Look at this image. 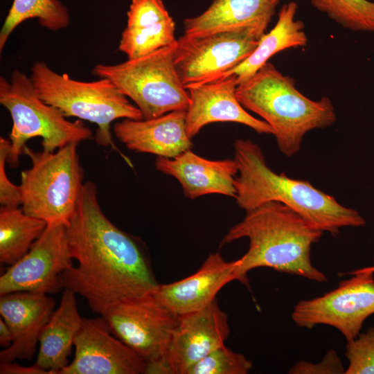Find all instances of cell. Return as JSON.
Masks as SVG:
<instances>
[{"mask_svg": "<svg viewBox=\"0 0 374 374\" xmlns=\"http://www.w3.org/2000/svg\"><path fill=\"white\" fill-rule=\"evenodd\" d=\"M66 226L78 265L62 274L63 287L83 296L93 312L101 315L121 301L152 293L159 284L141 245L102 211L93 182L84 183Z\"/></svg>", "mask_w": 374, "mask_h": 374, "instance_id": "1", "label": "cell"}, {"mask_svg": "<svg viewBox=\"0 0 374 374\" xmlns=\"http://www.w3.org/2000/svg\"><path fill=\"white\" fill-rule=\"evenodd\" d=\"M323 233L287 206L270 201L246 211L244 219L229 229L221 245L249 239V249L238 259L236 271V280L246 285L247 274L258 267L327 283L326 276L311 261L312 246Z\"/></svg>", "mask_w": 374, "mask_h": 374, "instance_id": "2", "label": "cell"}, {"mask_svg": "<svg viewBox=\"0 0 374 374\" xmlns=\"http://www.w3.org/2000/svg\"><path fill=\"white\" fill-rule=\"evenodd\" d=\"M235 178L237 204L245 211L270 201L284 204L309 223L333 235L344 227H361L366 222L355 209L315 188L309 181L277 174L267 166L260 147L249 139H236Z\"/></svg>", "mask_w": 374, "mask_h": 374, "instance_id": "3", "label": "cell"}, {"mask_svg": "<svg viewBox=\"0 0 374 374\" xmlns=\"http://www.w3.org/2000/svg\"><path fill=\"white\" fill-rule=\"evenodd\" d=\"M235 93L246 110L271 126L280 151L288 157L300 150L307 132L331 126L337 120L330 98H308L296 89L292 78L281 73L270 62L238 84Z\"/></svg>", "mask_w": 374, "mask_h": 374, "instance_id": "4", "label": "cell"}, {"mask_svg": "<svg viewBox=\"0 0 374 374\" xmlns=\"http://www.w3.org/2000/svg\"><path fill=\"white\" fill-rule=\"evenodd\" d=\"M39 97L53 105L66 117L95 123L98 128L95 139L104 147H111L127 157L114 145L110 131L111 123L117 119H143L139 109L109 80L80 81L66 73H58L44 62H35L30 76Z\"/></svg>", "mask_w": 374, "mask_h": 374, "instance_id": "5", "label": "cell"}, {"mask_svg": "<svg viewBox=\"0 0 374 374\" xmlns=\"http://www.w3.org/2000/svg\"><path fill=\"white\" fill-rule=\"evenodd\" d=\"M0 103L12 121L7 159L11 168L18 166L26 143L32 138H41L43 150L53 152L93 137L82 120L69 121L61 110L44 101L30 78L17 69L12 71L10 80L1 76Z\"/></svg>", "mask_w": 374, "mask_h": 374, "instance_id": "6", "label": "cell"}, {"mask_svg": "<svg viewBox=\"0 0 374 374\" xmlns=\"http://www.w3.org/2000/svg\"><path fill=\"white\" fill-rule=\"evenodd\" d=\"M78 145L70 143L53 152L24 147L23 153L32 163L20 177L21 205L25 213L47 224L67 226L84 184Z\"/></svg>", "mask_w": 374, "mask_h": 374, "instance_id": "7", "label": "cell"}, {"mask_svg": "<svg viewBox=\"0 0 374 374\" xmlns=\"http://www.w3.org/2000/svg\"><path fill=\"white\" fill-rule=\"evenodd\" d=\"M177 41L116 64H98L93 73L112 82L139 109L144 119L186 110L190 103L175 65Z\"/></svg>", "mask_w": 374, "mask_h": 374, "instance_id": "8", "label": "cell"}, {"mask_svg": "<svg viewBox=\"0 0 374 374\" xmlns=\"http://www.w3.org/2000/svg\"><path fill=\"white\" fill-rule=\"evenodd\" d=\"M262 37L250 29L184 34L177 40L175 52V68L184 86L217 80L246 60Z\"/></svg>", "mask_w": 374, "mask_h": 374, "instance_id": "9", "label": "cell"}, {"mask_svg": "<svg viewBox=\"0 0 374 374\" xmlns=\"http://www.w3.org/2000/svg\"><path fill=\"white\" fill-rule=\"evenodd\" d=\"M335 289L311 299L299 301L292 312L293 322L312 329L327 325L337 329L347 341L360 333L365 320L374 314L373 272L366 268L350 273Z\"/></svg>", "mask_w": 374, "mask_h": 374, "instance_id": "10", "label": "cell"}, {"mask_svg": "<svg viewBox=\"0 0 374 374\" xmlns=\"http://www.w3.org/2000/svg\"><path fill=\"white\" fill-rule=\"evenodd\" d=\"M100 316L111 332L146 362L165 356L179 320L152 293L121 301Z\"/></svg>", "mask_w": 374, "mask_h": 374, "instance_id": "11", "label": "cell"}, {"mask_svg": "<svg viewBox=\"0 0 374 374\" xmlns=\"http://www.w3.org/2000/svg\"><path fill=\"white\" fill-rule=\"evenodd\" d=\"M66 226L47 224L28 252L0 277V296L16 292L51 294L63 287L62 274L73 265Z\"/></svg>", "mask_w": 374, "mask_h": 374, "instance_id": "12", "label": "cell"}, {"mask_svg": "<svg viewBox=\"0 0 374 374\" xmlns=\"http://www.w3.org/2000/svg\"><path fill=\"white\" fill-rule=\"evenodd\" d=\"M228 316L216 299L202 310L179 316L165 356L145 364V374H186L193 364L224 345Z\"/></svg>", "mask_w": 374, "mask_h": 374, "instance_id": "13", "label": "cell"}, {"mask_svg": "<svg viewBox=\"0 0 374 374\" xmlns=\"http://www.w3.org/2000/svg\"><path fill=\"white\" fill-rule=\"evenodd\" d=\"M73 360L60 374H140L145 360L116 337L100 316L83 319L74 345Z\"/></svg>", "mask_w": 374, "mask_h": 374, "instance_id": "14", "label": "cell"}, {"mask_svg": "<svg viewBox=\"0 0 374 374\" xmlns=\"http://www.w3.org/2000/svg\"><path fill=\"white\" fill-rule=\"evenodd\" d=\"M235 75L192 85L186 113V132L193 138L205 125L215 122H233L247 125L258 134H274L271 126L258 119L242 106L236 97Z\"/></svg>", "mask_w": 374, "mask_h": 374, "instance_id": "15", "label": "cell"}, {"mask_svg": "<svg viewBox=\"0 0 374 374\" xmlns=\"http://www.w3.org/2000/svg\"><path fill=\"white\" fill-rule=\"evenodd\" d=\"M55 302L47 294L16 292L0 297V314L10 328L12 344L0 352V362L31 360L40 334L54 312Z\"/></svg>", "mask_w": 374, "mask_h": 374, "instance_id": "16", "label": "cell"}, {"mask_svg": "<svg viewBox=\"0 0 374 374\" xmlns=\"http://www.w3.org/2000/svg\"><path fill=\"white\" fill-rule=\"evenodd\" d=\"M238 260L226 261L211 253L193 274L180 280L158 284L152 292L163 305L177 316L203 309L215 299L227 283L236 280Z\"/></svg>", "mask_w": 374, "mask_h": 374, "instance_id": "17", "label": "cell"}, {"mask_svg": "<svg viewBox=\"0 0 374 374\" xmlns=\"http://www.w3.org/2000/svg\"><path fill=\"white\" fill-rule=\"evenodd\" d=\"M186 113L177 110L151 119L125 118L114 124V132L131 150L175 158L193 146L186 132Z\"/></svg>", "mask_w": 374, "mask_h": 374, "instance_id": "18", "label": "cell"}, {"mask_svg": "<svg viewBox=\"0 0 374 374\" xmlns=\"http://www.w3.org/2000/svg\"><path fill=\"white\" fill-rule=\"evenodd\" d=\"M155 167L176 178L188 198L213 193L235 197L234 181L238 168L235 159L209 160L188 150L175 158L158 156Z\"/></svg>", "mask_w": 374, "mask_h": 374, "instance_id": "19", "label": "cell"}, {"mask_svg": "<svg viewBox=\"0 0 374 374\" xmlns=\"http://www.w3.org/2000/svg\"><path fill=\"white\" fill-rule=\"evenodd\" d=\"M280 1L213 0L202 13L184 20V34L202 35L250 29L263 35Z\"/></svg>", "mask_w": 374, "mask_h": 374, "instance_id": "20", "label": "cell"}, {"mask_svg": "<svg viewBox=\"0 0 374 374\" xmlns=\"http://www.w3.org/2000/svg\"><path fill=\"white\" fill-rule=\"evenodd\" d=\"M175 24L162 0H132L118 49L136 58L175 42Z\"/></svg>", "mask_w": 374, "mask_h": 374, "instance_id": "21", "label": "cell"}, {"mask_svg": "<svg viewBox=\"0 0 374 374\" xmlns=\"http://www.w3.org/2000/svg\"><path fill=\"white\" fill-rule=\"evenodd\" d=\"M75 295L64 289L58 308L54 310L39 336L35 364L49 374H60L69 364L68 357L83 323Z\"/></svg>", "mask_w": 374, "mask_h": 374, "instance_id": "22", "label": "cell"}, {"mask_svg": "<svg viewBox=\"0 0 374 374\" xmlns=\"http://www.w3.org/2000/svg\"><path fill=\"white\" fill-rule=\"evenodd\" d=\"M297 8L295 1L283 4L278 13L276 24L269 33L262 35L253 53L217 79L233 75L239 84L253 76L277 53L287 48L305 46L308 38L304 31L305 25L302 21L295 19Z\"/></svg>", "mask_w": 374, "mask_h": 374, "instance_id": "23", "label": "cell"}, {"mask_svg": "<svg viewBox=\"0 0 374 374\" xmlns=\"http://www.w3.org/2000/svg\"><path fill=\"white\" fill-rule=\"evenodd\" d=\"M45 221L18 207L0 208V262L8 266L26 255L44 231Z\"/></svg>", "mask_w": 374, "mask_h": 374, "instance_id": "24", "label": "cell"}, {"mask_svg": "<svg viewBox=\"0 0 374 374\" xmlns=\"http://www.w3.org/2000/svg\"><path fill=\"white\" fill-rule=\"evenodd\" d=\"M30 19H37L42 26L53 31L70 23L69 11L59 0H14L0 31V51L13 30Z\"/></svg>", "mask_w": 374, "mask_h": 374, "instance_id": "25", "label": "cell"}, {"mask_svg": "<svg viewBox=\"0 0 374 374\" xmlns=\"http://www.w3.org/2000/svg\"><path fill=\"white\" fill-rule=\"evenodd\" d=\"M312 6L341 26L353 31L374 32V1L310 0Z\"/></svg>", "mask_w": 374, "mask_h": 374, "instance_id": "26", "label": "cell"}, {"mask_svg": "<svg viewBox=\"0 0 374 374\" xmlns=\"http://www.w3.org/2000/svg\"><path fill=\"white\" fill-rule=\"evenodd\" d=\"M252 366L244 355L224 345L193 364L186 374H247Z\"/></svg>", "mask_w": 374, "mask_h": 374, "instance_id": "27", "label": "cell"}, {"mask_svg": "<svg viewBox=\"0 0 374 374\" xmlns=\"http://www.w3.org/2000/svg\"><path fill=\"white\" fill-rule=\"evenodd\" d=\"M345 356L348 366L344 374H374V327L347 341Z\"/></svg>", "mask_w": 374, "mask_h": 374, "instance_id": "28", "label": "cell"}, {"mask_svg": "<svg viewBox=\"0 0 374 374\" xmlns=\"http://www.w3.org/2000/svg\"><path fill=\"white\" fill-rule=\"evenodd\" d=\"M11 149V142L0 137V204L3 206L18 207L21 204L19 186L11 182L6 172V162Z\"/></svg>", "mask_w": 374, "mask_h": 374, "instance_id": "29", "label": "cell"}, {"mask_svg": "<svg viewBox=\"0 0 374 374\" xmlns=\"http://www.w3.org/2000/svg\"><path fill=\"white\" fill-rule=\"evenodd\" d=\"M343 363L337 353L329 350L321 362L314 364L308 361L297 362L288 371L290 374H342L345 373Z\"/></svg>", "mask_w": 374, "mask_h": 374, "instance_id": "30", "label": "cell"}, {"mask_svg": "<svg viewBox=\"0 0 374 374\" xmlns=\"http://www.w3.org/2000/svg\"><path fill=\"white\" fill-rule=\"evenodd\" d=\"M0 374H49V372L35 364L31 366H23L12 361L0 362Z\"/></svg>", "mask_w": 374, "mask_h": 374, "instance_id": "31", "label": "cell"}, {"mask_svg": "<svg viewBox=\"0 0 374 374\" xmlns=\"http://www.w3.org/2000/svg\"><path fill=\"white\" fill-rule=\"evenodd\" d=\"M13 341L12 333L4 321L1 317L0 319V346L6 348L9 347Z\"/></svg>", "mask_w": 374, "mask_h": 374, "instance_id": "32", "label": "cell"}, {"mask_svg": "<svg viewBox=\"0 0 374 374\" xmlns=\"http://www.w3.org/2000/svg\"><path fill=\"white\" fill-rule=\"evenodd\" d=\"M367 269L374 273V258H373V266L370 267H366Z\"/></svg>", "mask_w": 374, "mask_h": 374, "instance_id": "33", "label": "cell"}]
</instances>
